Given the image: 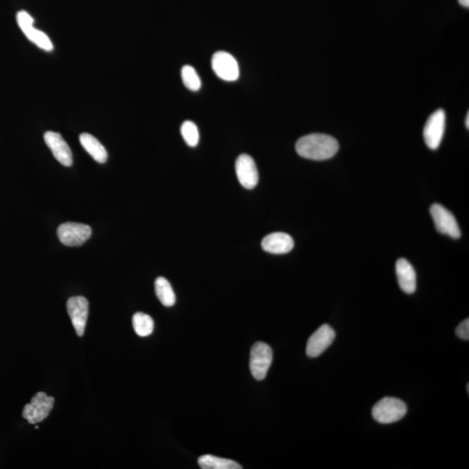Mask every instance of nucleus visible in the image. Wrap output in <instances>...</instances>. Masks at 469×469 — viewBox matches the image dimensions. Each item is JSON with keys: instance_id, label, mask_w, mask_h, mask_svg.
Here are the masks:
<instances>
[{"instance_id": "1", "label": "nucleus", "mask_w": 469, "mask_h": 469, "mask_svg": "<svg viewBox=\"0 0 469 469\" xmlns=\"http://www.w3.org/2000/svg\"><path fill=\"white\" fill-rule=\"evenodd\" d=\"M295 150L301 157L307 160L323 161L330 160L338 153L339 143L333 136L314 133L299 139Z\"/></svg>"}, {"instance_id": "2", "label": "nucleus", "mask_w": 469, "mask_h": 469, "mask_svg": "<svg viewBox=\"0 0 469 469\" xmlns=\"http://www.w3.org/2000/svg\"><path fill=\"white\" fill-rule=\"evenodd\" d=\"M407 411V406L400 399L384 397L373 407L372 416L379 423L390 424L404 418Z\"/></svg>"}, {"instance_id": "3", "label": "nucleus", "mask_w": 469, "mask_h": 469, "mask_svg": "<svg viewBox=\"0 0 469 469\" xmlns=\"http://www.w3.org/2000/svg\"><path fill=\"white\" fill-rule=\"evenodd\" d=\"M273 352L271 347L263 342L255 343L251 349L250 368L251 374L257 381H263L271 366Z\"/></svg>"}, {"instance_id": "4", "label": "nucleus", "mask_w": 469, "mask_h": 469, "mask_svg": "<svg viewBox=\"0 0 469 469\" xmlns=\"http://www.w3.org/2000/svg\"><path fill=\"white\" fill-rule=\"evenodd\" d=\"M54 398L48 397L44 392H39L32 398L31 402L25 406L23 417L30 424L43 422L53 411Z\"/></svg>"}, {"instance_id": "5", "label": "nucleus", "mask_w": 469, "mask_h": 469, "mask_svg": "<svg viewBox=\"0 0 469 469\" xmlns=\"http://www.w3.org/2000/svg\"><path fill=\"white\" fill-rule=\"evenodd\" d=\"M446 127V114L444 110L439 109L432 113L427 121L423 130V138L426 145L431 150H437L444 135Z\"/></svg>"}, {"instance_id": "6", "label": "nucleus", "mask_w": 469, "mask_h": 469, "mask_svg": "<svg viewBox=\"0 0 469 469\" xmlns=\"http://www.w3.org/2000/svg\"><path fill=\"white\" fill-rule=\"evenodd\" d=\"M57 234L63 245L77 247L84 245L91 238V229L86 224L65 223L58 228Z\"/></svg>"}, {"instance_id": "7", "label": "nucleus", "mask_w": 469, "mask_h": 469, "mask_svg": "<svg viewBox=\"0 0 469 469\" xmlns=\"http://www.w3.org/2000/svg\"><path fill=\"white\" fill-rule=\"evenodd\" d=\"M430 214L433 217L435 228L441 234L452 238H459L461 231L455 216L449 210L439 204L430 207Z\"/></svg>"}, {"instance_id": "8", "label": "nucleus", "mask_w": 469, "mask_h": 469, "mask_svg": "<svg viewBox=\"0 0 469 469\" xmlns=\"http://www.w3.org/2000/svg\"><path fill=\"white\" fill-rule=\"evenodd\" d=\"M17 21L24 34L27 37L29 40L34 43L37 46L46 51L53 50V44L51 42L49 37L46 33L33 27L34 20H33L31 15L25 12V11H20L17 14Z\"/></svg>"}, {"instance_id": "9", "label": "nucleus", "mask_w": 469, "mask_h": 469, "mask_svg": "<svg viewBox=\"0 0 469 469\" xmlns=\"http://www.w3.org/2000/svg\"><path fill=\"white\" fill-rule=\"evenodd\" d=\"M212 69L219 79L236 81L239 77V66L235 58L226 51H217L212 57Z\"/></svg>"}, {"instance_id": "10", "label": "nucleus", "mask_w": 469, "mask_h": 469, "mask_svg": "<svg viewBox=\"0 0 469 469\" xmlns=\"http://www.w3.org/2000/svg\"><path fill=\"white\" fill-rule=\"evenodd\" d=\"M68 315L72 320V323L77 335L83 337L86 330L88 314L89 302L84 297H73L68 299Z\"/></svg>"}, {"instance_id": "11", "label": "nucleus", "mask_w": 469, "mask_h": 469, "mask_svg": "<svg viewBox=\"0 0 469 469\" xmlns=\"http://www.w3.org/2000/svg\"><path fill=\"white\" fill-rule=\"evenodd\" d=\"M236 172L239 183L246 189H254L257 186L259 175L256 162L249 155H240L236 161Z\"/></svg>"}, {"instance_id": "12", "label": "nucleus", "mask_w": 469, "mask_h": 469, "mask_svg": "<svg viewBox=\"0 0 469 469\" xmlns=\"http://www.w3.org/2000/svg\"><path fill=\"white\" fill-rule=\"evenodd\" d=\"M335 338V332L330 325L323 324L309 338L306 353L309 357H317L322 354Z\"/></svg>"}, {"instance_id": "13", "label": "nucleus", "mask_w": 469, "mask_h": 469, "mask_svg": "<svg viewBox=\"0 0 469 469\" xmlns=\"http://www.w3.org/2000/svg\"><path fill=\"white\" fill-rule=\"evenodd\" d=\"M44 142L50 148L51 153L62 165L70 167L72 165L73 158L71 149L62 136L58 132L47 131L44 133Z\"/></svg>"}, {"instance_id": "14", "label": "nucleus", "mask_w": 469, "mask_h": 469, "mask_svg": "<svg viewBox=\"0 0 469 469\" xmlns=\"http://www.w3.org/2000/svg\"><path fill=\"white\" fill-rule=\"evenodd\" d=\"M262 247L266 252L282 255L289 253L294 248V240L283 232L269 234L262 241Z\"/></svg>"}, {"instance_id": "15", "label": "nucleus", "mask_w": 469, "mask_h": 469, "mask_svg": "<svg viewBox=\"0 0 469 469\" xmlns=\"http://www.w3.org/2000/svg\"><path fill=\"white\" fill-rule=\"evenodd\" d=\"M396 271L399 285L404 293L413 294L416 290V273L412 264L405 258L397 262Z\"/></svg>"}, {"instance_id": "16", "label": "nucleus", "mask_w": 469, "mask_h": 469, "mask_svg": "<svg viewBox=\"0 0 469 469\" xmlns=\"http://www.w3.org/2000/svg\"><path fill=\"white\" fill-rule=\"evenodd\" d=\"M79 141L84 149L99 164H105L108 160V153L102 143L95 136L83 133L79 136Z\"/></svg>"}, {"instance_id": "17", "label": "nucleus", "mask_w": 469, "mask_h": 469, "mask_svg": "<svg viewBox=\"0 0 469 469\" xmlns=\"http://www.w3.org/2000/svg\"><path fill=\"white\" fill-rule=\"evenodd\" d=\"M198 465L203 469H241V465L230 459L214 456H203L198 458Z\"/></svg>"}, {"instance_id": "18", "label": "nucleus", "mask_w": 469, "mask_h": 469, "mask_svg": "<svg viewBox=\"0 0 469 469\" xmlns=\"http://www.w3.org/2000/svg\"><path fill=\"white\" fill-rule=\"evenodd\" d=\"M155 291L161 304L165 307H172L176 304V295L171 283L165 278H158L155 282Z\"/></svg>"}, {"instance_id": "19", "label": "nucleus", "mask_w": 469, "mask_h": 469, "mask_svg": "<svg viewBox=\"0 0 469 469\" xmlns=\"http://www.w3.org/2000/svg\"><path fill=\"white\" fill-rule=\"evenodd\" d=\"M132 325L136 334L139 337H148V335L153 334L154 322L153 319L147 314L136 313L132 317Z\"/></svg>"}, {"instance_id": "20", "label": "nucleus", "mask_w": 469, "mask_h": 469, "mask_svg": "<svg viewBox=\"0 0 469 469\" xmlns=\"http://www.w3.org/2000/svg\"><path fill=\"white\" fill-rule=\"evenodd\" d=\"M183 82L189 90L197 91L201 88V79L195 70L191 65H184L181 72Z\"/></svg>"}, {"instance_id": "21", "label": "nucleus", "mask_w": 469, "mask_h": 469, "mask_svg": "<svg viewBox=\"0 0 469 469\" xmlns=\"http://www.w3.org/2000/svg\"><path fill=\"white\" fill-rule=\"evenodd\" d=\"M181 134L188 146L195 147L199 142V132L193 122L186 121L181 127Z\"/></svg>"}, {"instance_id": "22", "label": "nucleus", "mask_w": 469, "mask_h": 469, "mask_svg": "<svg viewBox=\"0 0 469 469\" xmlns=\"http://www.w3.org/2000/svg\"><path fill=\"white\" fill-rule=\"evenodd\" d=\"M456 333L458 338L468 341L469 339V319H465L463 322H461L458 325L456 330Z\"/></svg>"}, {"instance_id": "23", "label": "nucleus", "mask_w": 469, "mask_h": 469, "mask_svg": "<svg viewBox=\"0 0 469 469\" xmlns=\"http://www.w3.org/2000/svg\"><path fill=\"white\" fill-rule=\"evenodd\" d=\"M459 3L461 4V6L464 7H467L468 8L469 7V0H458Z\"/></svg>"}, {"instance_id": "24", "label": "nucleus", "mask_w": 469, "mask_h": 469, "mask_svg": "<svg viewBox=\"0 0 469 469\" xmlns=\"http://www.w3.org/2000/svg\"><path fill=\"white\" fill-rule=\"evenodd\" d=\"M465 124H466L467 128H469V113H468L467 118H466V122H465Z\"/></svg>"}, {"instance_id": "25", "label": "nucleus", "mask_w": 469, "mask_h": 469, "mask_svg": "<svg viewBox=\"0 0 469 469\" xmlns=\"http://www.w3.org/2000/svg\"><path fill=\"white\" fill-rule=\"evenodd\" d=\"M467 391H468V393L469 392V384H468V385H467Z\"/></svg>"}]
</instances>
